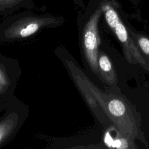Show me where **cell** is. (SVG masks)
I'll list each match as a JSON object with an SVG mask.
<instances>
[{
  "instance_id": "cell-1",
  "label": "cell",
  "mask_w": 149,
  "mask_h": 149,
  "mask_svg": "<svg viewBox=\"0 0 149 149\" xmlns=\"http://www.w3.org/2000/svg\"><path fill=\"white\" fill-rule=\"evenodd\" d=\"M97 99L119 134L130 140L138 139L143 141L132 109L123 98L113 94H107L100 90L97 95Z\"/></svg>"
},
{
  "instance_id": "cell-2",
  "label": "cell",
  "mask_w": 149,
  "mask_h": 149,
  "mask_svg": "<svg viewBox=\"0 0 149 149\" xmlns=\"http://www.w3.org/2000/svg\"><path fill=\"white\" fill-rule=\"evenodd\" d=\"M63 22L64 19L61 16L23 12L10 16L2 22L0 36L5 40L24 38L42 29L58 26Z\"/></svg>"
},
{
  "instance_id": "cell-3",
  "label": "cell",
  "mask_w": 149,
  "mask_h": 149,
  "mask_svg": "<svg viewBox=\"0 0 149 149\" xmlns=\"http://www.w3.org/2000/svg\"><path fill=\"white\" fill-rule=\"evenodd\" d=\"M100 8L108 25L120 42L126 60L132 64H139L149 71V63L140 51L116 10L108 1L101 3Z\"/></svg>"
},
{
  "instance_id": "cell-4",
  "label": "cell",
  "mask_w": 149,
  "mask_h": 149,
  "mask_svg": "<svg viewBox=\"0 0 149 149\" xmlns=\"http://www.w3.org/2000/svg\"><path fill=\"white\" fill-rule=\"evenodd\" d=\"M102 12L97 8L85 23L81 31L82 50L91 70L99 76L97 59L100 43L98 24Z\"/></svg>"
},
{
  "instance_id": "cell-5",
  "label": "cell",
  "mask_w": 149,
  "mask_h": 149,
  "mask_svg": "<svg viewBox=\"0 0 149 149\" xmlns=\"http://www.w3.org/2000/svg\"><path fill=\"white\" fill-rule=\"evenodd\" d=\"M99 77L109 85H115L117 76L112 63L108 55L101 51L98 53L97 59Z\"/></svg>"
},
{
  "instance_id": "cell-6",
  "label": "cell",
  "mask_w": 149,
  "mask_h": 149,
  "mask_svg": "<svg viewBox=\"0 0 149 149\" xmlns=\"http://www.w3.org/2000/svg\"><path fill=\"white\" fill-rule=\"evenodd\" d=\"M34 8L33 0H0V15H8L21 9Z\"/></svg>"
},
{
  "instance_id": "cell-7",
  "label": "cell",
  "mask_w": 149,
  "mask_h": 149,
  "mask_svg": "<svg viewBox=\"0 0 149 149\" xmlns=\"http://www.w3.org/2000/svg\"><path fill=\"white\" fill-rule=\"evenodd\" d=\"M129 31L140 51L149 63V38L143 34L136 33L130 30Z\"/></svg>"
},
{
  "instance_id": "cell-8",
  "label": "cell",
  "mask_w": 149,
  "mask_h": 149,
  "mask_svg": "<svg viewBox=\"0 0 149 149\" xmlns=\"http://www.w3.org/2000/svg\"><path fill=\"white\" fill-rule=\"evenodd\" d=\"M10 120H5L0 123V143L6 137L12 128Z\"/></svg>"
}]
</instances>
